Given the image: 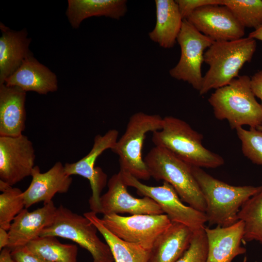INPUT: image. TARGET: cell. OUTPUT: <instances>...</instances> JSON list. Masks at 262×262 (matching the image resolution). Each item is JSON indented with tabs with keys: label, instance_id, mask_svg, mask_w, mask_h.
<instances>
[{
	"label": "cell",
	"instance_id": "31",
	"mask_svg": "<svg viewBox=\"0 0 262 262\" xmlns=\"http://www.w3.org/2000/svg\"><path fill=\"white\" fill-rule=\"evenodd\" d=\"M183 19H186L197 9L209 4H220V0H175Z\"/></svg>",
	"mask_w": 262,
	"mask_h": 262
},
{
	"label": "cell",
	"instance_id": "17",
	"mask_svg": "<svg viewBox=\"0 0 262 262\" xmlns=\"http://www.w3.org/2000/svg\"><path fill=\"white\" fill-rule=\"evenodd\" d=\"M204 230L208 245L206 262H232L246 253V248L241 246L244 235L243 221L226 227H205Z\"/></svg>",
	"mask_w": 262,
	"mask_h": 262
},
{
	"label": "cell",
	"instance_id": "36",
	"mask_svg": "<svg viewBox=\"0 0 262 262\" xmlns=\"http://www.w3.org/2000/svg\"><path fill=\"white\" fill-rule=\"evenodd\" d=\"M248 36L262 41V26L249 33Z\"/></svg>",
	"mask_w": 262,
	"mask_h": 262
},
{
	"label": "cell",
	"instance_id": "30",
	"mask_svg": "<svg viewBox=\"0 0 262 262\" xmlns=\"http://www.w3.org/2000/svg\"><path fill=\"white\" fill-rule=\"evenodd\" d=\"M208 245L204 229L194 232L190 245L176 262H206Z\"/></svg>",
	"mask_w": 262,
	"mask_h": 262
},
{
	"label": "cell",
	"instance_id": "1",
	"mask_svg": "<svg viewBox=\"0 0 262 262\" xmlns=\"http://www.w3.org/2000/svg\"><path fill=\"white\" fill-rule=\"evenodd\" d=\"M203 194L209 225H231L238 220L242 206L261 188L251 185L233 186L215 179L200 167L192 166Z\"/></svg>",
	"mask_w": 262,
	"mask_h": 262
},
{
	"label": "cell",
	"instance_id": "3",
	"mask_svg": "<svg viewBox=\"0 0 262 262\" xmlns=\"http://www.w3.org/2000/svg\"><path fill=\"white\" fill-rule=\"evenodd\" d=\"M215 117L227 120L232 129L262 125V106L251 89L250 77L242 75L216 89L208 98Z\"/></svg>",
	"mask_w": 262,
	"mask_h": 262
},
{
	"label": "cell",
	"instance_id": "16",
	"mask_svg": "<svg viewBox=\"0 0 262 262\" xmlns=\"http://www.w3.org/2000/svg\"><path fill=\"white\" fill-rule=\"evenodd\" d=\"M57 208L53 201L32 212L24 208L15 217L8 231L9 241L6 247L11 250L25 246L39 237L42 230L53 223Z\"/></svg>",
	"mask_w": 262,
	"mask_h": 262
},
{
	"label": "cell",
	"instance_id": "23",
	"mask_svg": "<svg viewBox=\"0 0 262 262\" xmlns=\"http://www.w3.org/2000/svg\"><path fill=\"white\" fill-rule=\"evenodd\" d=\"M66 15L74 29L82 21L92 16L119 19L128 11L126 0H68Z\"/></svg>",
	"mask_w": 262,
	"mask_h": 262
},
{
	"label": "cell",
	"instance_id": "11",
	"mask_svg": "<svg viewBox=\"0 0 262 262\" xmlns=\"http://www.w3.org/2000/svg\"><path fill=\"white\" fill-rule=\"evenodd\" d=\"M118 131L110 130L103 135H97L90 152L73 163H66L64 167L70 176L79 175L87 179L90 184L92 195L89 199L91 211L99 213L101 193L107 184V175L98 166H95L98 157L107 149H112L118 140Z\"/></svg>",
	"mask_w": 262,
	"mask_h": 262
},
{
	"label": "cell",
	"instance_id": "19",
	"mask_svg": "<svg viewBox=\"0 0 262 262\" xmlns=\"http://www.w3.org/2000/svg\"><path fill=\"white\" fill-rule=\"evenodd\" d=\"M26 92L17 86L0 84V136H17L25 128Z\"/></svg>",
	"mask_w": 262,
	"mask_h": 262
},
{
	"label": "cell",
	"instance_id": "35",
	"mask_svg": "<svg viewBox=\"0 0 262 262\" xmlns=\"http://www.w3.org/2000/svg\"><path fill=\"white\" fill-rule=\"evenodd\" d=\"M11 249L5 247L0 250V262H14L11 255Z\"/></svg>",
	"mask_w": 262,
	"mask_h": 262
},
{
	"label": "cell",
	"instance_id": "14",
	"mask_svg": "<svg viewBox=\"0 0 262 262\" xmlns=\"http://www.w3.org/2000/svg\"><path fill=\"white\" fill-rule=\"evenodd\" d=\"M108 191L100 197V212L104 215L128 213L135 214H161L160 206L147 196L136 198L128 191L120 172L113 175L107 182Z\"/></svg>",
	"mask_w": 262,
	"mask_h": 262
},
{
	"label": "cell",
	"instance_id": "24",
	"mask_svg": "<svg viewBox=\"0 0 262 262\" xmlns=\"http://www.w3.org/2000/svg\"><path fill=\"white\" fill-rule=\"evenodd\" d=\"M104 238L111 251L115 262H147L150 250L142 246L126 242L113 234L104 225L97 213L91 211L83 213Z\"/></svg>",
	"mask_w": 262,
	"mask_h": 262
},
{
	"label": "cell",
	"instance_id": "18",
	"mask_svg": "<svg viewBox=\"0 0 262 262\" xmlns=\"http://www.w3.org/2000/svg\"><path fill=\"white\" fill-rule=\"evenodd\" d=\"M4 83L17 86L25 92L33 91L41 95L54 92L58 89L56 75L39 63L33 55L26 58Z\"/></svg>",
	"mask_w": 262,
	"mask_h": 262
},
{
	"label": "cell",
	"instance_id": "22",
	"mask_svg": "<svg viewBox=\"0 0 262 262\" xmlns=\"http://www.w3.org/2000/svg\"><path fill=\"white\" fill-rule=\"evenodd\" d=\"M155 3L156 23L148 36L161 47L171 49L177 42L183 19L175 0H156Z\"/></svg>",
	"mask_w": 262,
	"mask_h": 262
},
{
	"label": "cell",
	"instance_id": "33",
	"mask_svg": "<svg viewBox=\"0 0 262 262\" xmlns=\"http://www.w3.org/2000/svg\"><path fill=\"white\" fill-rule=\"evenodd\" d=\"M250 85L255 96L261 99L262 106V70L250 78Z\"/></svg>",
	"mask_w": 262,
	"mask_h": 262
},
{
	"label": "cell",
	"instance_id": "28",
	"mask_svg": "<svg viewBox=\"0 0 262 262\" xmlns=\"http://www.w3.org/2000/svg\"><path fill=\"white\" fill-rule=\"evenodd\" d=\"M245 28L256 30L262 26V0H220Z\"/></svg>",
	"mask_w": 262,
	"mask_h": 262
},
{
	"label": "cell",
	"instance_id": "34",
	"mask_svg": "<svg viewBox=\"0 0 262 262\" xmlns=\"http://www.w3.org/2000/svg\"><path fill=\"white\" fill-rule=\"evenodd\" d=\"M9 241L8 231L2 228H0V250L8 246Z\"/></svg>",
	"mask_w": 262,
	"mask_h": 262
},
{
	"label": "cell",
	"instance_id": "5",
	"mask_svg": "<svg viewBox=\"0 0 262 262\" xmlns=\"http://www.w3.org/2000/svg\"><path fill=\"white\" fill-rule=\"evenodd\" d=\"M151 177L163 180L175 190L182 201L204 212L205 201L191 165L166 149L155 146L144 158Z\"/></svg>",
	"mask_w": 262,
	"mask_h": 262
},
{
	"label": "cell",
	"instance_id": "4",
	"mask_svg": "<svg viewBox=\"0 0 262 262\" xmlns=\"http://www.w3.org/2000/svg\"><path fill=\"white\" fill-rule=\"evenodd\" d=\"M256 40L249 37L231 41H214L204 54V62L209 66L204 76L200 95L212 89L229 84L238 77L244 65L250 62L256 51Z\"/></svg>",
	"mask_w": 262,
	"mask_h": 262
},
{
	"label": "cell",
	"instance_id": "27",
	"mask_svg": "<svg viewBox=\"0 0 262 262\" xmlns=\"http://www.w3.org/2000/svg\"><path fill=\"white\" fill-rule=\"evenodd\" d=\"M0 190V228L8 231L15 217L25 208L23 192L1 180Z\"/></svg>",
	"mask_w": 262,
	"mask_h": 262
},
{
	"label": "cell",
	"instance_id": "37",
	"mask_svg": "<svg viewBox=\"0 0 262 262\" xmlns=\"http://www.w3.org/2000/svg\"><path fill=\"white\" fill-rule=\"evenodd\" d=\"M258 130L262 131V125L259 126L256 128Z\"/></svg>",
	"mask_w": 262,
	"mask_h": 262
},
{
	"label": "cell",
	"instance_id": "6",
	"mask_svg": "<svg viewBox=\"0 0 262 262\" xmlns=\"http://www.w3.org/2000/svg\"><path fill=\"white\" fill-rule=\"evenodd\" d=\"M163 118L159 115L136 113L130 118L124 134L111 149L119 157L120 171L138 180H148L150 175L142 157L146 135L162 129Z\"/></svg>",
	"mask_w": 262,
	"mask_h": 262
},
{
	"label": "cell",
	"instance_id": "21",
	"mask_svg": "<svg viewBox=\"0 0 262 262\" xmlns=\"http://www.w3.org/2000/svg\"><path fill=\"white\" fill-rule=\"evenodd\" d=\"M193 233L187 226L172 222L155 241L147 262H176L189 246Z\"/></svg>",
	"mask_w": 262,
	"mask_h": 262
},
{
	"label": "cell",
	"instance_id": "15",
	"mask_svg": "<svg viewBox=\"0 0 262 262\" xmlns=\"http://www.w3.org/2000/svg\"><path fill=\"white\" fill-rule=\"evenodd\" d=\"M31 176L30 185L23 192L26 209L40 202L45 204L52 201L56 194L67 193L72 183L71 176L66 173L61 162H56L44 173L41 172L38 166H35Z\"/></svg>",
	"mask_w": 262,
	"mask_h": 262
},
{
	"label": "cell",
	"instance_id": "32",
	"mask_svg": "<svg viewBox=\"0 0 262 262\" xmlns=\"http://www.w3.org/2000/svg\"><path fill=\"white\" fill-rule=\"evenodd\" d=\"M11 255L14 262H49L32 252L27 246L11 250Z\"/></svg>",
	"mask_w": 262,
	"mask_h": 262
},
{
	"label": "cell",
	"instance_id": "13",
	"mask_svg": "<svg viewBox=\"0 0 262 262\" xmlns=\"http://www.w3.org/2000/svg\"><path fill=\"white\" fill-rule=\"evenodd\" d=\"M186 20L198 31L214 41L244 37L245 28L227 6L209 4L196 10Z\"/></svg>",
	"mask_w": 262,
	"mask_h": 262
},
{
	"label": "cell",
	"instance_id": "7",
	"mask_svg": "<svg viewBox=\"0 0 262 262\" xmlns=\"http://www.w3.org/2000/svg\"><path fill=\"white\" fill-rule=\"evenodd\" d=\"M97 228L84 215L60 205L53 223L45 228L40 236L59 237L70 240L87 250L93 262H114L109 246L97 235Z\"/></svg>",
	"mask_w": 262,
	"mask_h": 262
},
{
	"label": "cell",
	"instance_id": "8",
	"mask_svg": "<svg viewBox=\"0 0 262 262\" xmlns=\"http://www.w3.org/2000/svg\"><path fill=\"white\" fill-rule=\"evenodd\" d=\"M119 172L127 186L135 188L138 195L154 200L172 222L183 224L193 232L205 228V223L207 222L205 213L184 205L175 190L168 182L164 181L161 186H149L127 172L120 170Z\"/></svg>",
	"mask_w": 262,
	"mask_h": 262
},
{
	"label": "cell",
	"instance_id": "26",
	"mask_svg": "<svg viewBox=\"0 0 262 262\" xmlns=\"http://www.w3.org/2000/svg\"><path fill=\"white\" fill-rule=\"evenodd\" d=\"M238 219L244 223L243 240L262 244V184L261 189L242 206Z\"/></svg>",
	"mask_w": 262,
	"mask_h": 262
},
{
	"label": "cell",
	"instance_id": "25",
	"mask_svg": "<svg viewBox=\"0 0 262 262\" xmlns=\"http://www.w3.org/2000/svg\"><path fill=\"white\" fill-rule=\"evenodd\" d=\"M27 246L32 252L49 262H77V245L63 244L56 237L39 236L29 242Z\"/></svg>",
	"mask_w": 262,
	"mask_h": 262
},
{
	"label": "cell",
	"instance_id": "2",
	"mask_svg": "<svg viewBox=\"0 0 262 262\" xmlns=\"http://www.w3.org/2000/svg\"><path fill=\"white\" fill-rule=\"evenodd\" d=\"M202 135L180 118H163L162 129L152 132L155 146L164 147L188 164L198 167L214 168L222 165L224 160L205 148Z\"/></svg>",
	"mask_w": 262,
	"mask_h": 262
},
{
	"label": "cell",
	"instance_id": "29",
	"mask_svg": "<svg viewBox=\"0 0 262 262\" xmlns=\"http://www.w3.org/2000/svg\"><path fill=\"white\" fill-rule=\"evenodd\" d=\"M235 130L244 156L252 163L262 165V131L255 128L247 130L239 127Z\"/></svg>",
	"mask_w": 262,
	"mask_h": 262
},
{
	"label": "cell",
	"instance_id": "10",
	"mask_svg": "<svg viewBox=\"0 0 262 262\" xmlns=\"http://www.w3.org/2000/svg\"><path fill=\"white\" fill-rule=\"evenodd\" d=\"M102 221L115 235L126 242L139 245L150 250L158 237L171 225L166 214H118L104 215Z\"/></svg>",
	"mask_w": 262,
	"mask_h": 262
},
{
	"label": "cell",
	"instance_id": "20",
	"mask_svg": "<svg viewBox=\"0 0 262 262\" xmlns=\"http://www.w3.org/2000/svg\"><path fill=\"white\" fill-rule=\"evenodd\" d=\"M0 84L19 67L23 61L33 55L29 49L31 39L26 29L12 30L0 23Z\"/></svg>",
	"mask_w": 262,
	"mask_h": 262
},
{
	"label": "cell",
	"instance_id": "12",
	"mask_svg": "<svg viewBox=\"0 0 262 262\" xmlns=\"http://www.w3.org/2000/svg\"><path fill=\"white\" fill-rule=\"evenodd\" d=\"M35 158L33 143L26 135L0 136V180L12 186L31 176Z\"/></svg>",
	"mask_w": 262,
	"mask_h": 262
},
{
	"label": "cell",
	"instance_id": "9",
	"mask_svg": "<svg viewBox=\"0 0 262 262\" xmlns=\"http://www.w3.org/2000/svg\"><path fill=\"white\" fill-rule=\"evenodd\" d=\"M177 42L180 48L177 64L169 70L172 78L187 82L195 89L200 90L203 76L201 66L204 51L214 42L198 31L186 19H183Z\"/></svg>",
	"mask_w": 262,
	"mask_h": 262
}]
</instances>
